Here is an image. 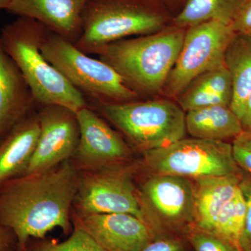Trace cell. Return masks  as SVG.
<instances>
[{
	"label": "cell",
	"mask_w": 251,
	"mask_h": 251,
	"mask_svg": "<svg viewBox=\"0 0 251 251\" xmlns=\"http://www.w3.org/2000/svg\"><path fill=\"white\" fill-rule=\"evenodd\" d=\"M79 173L71 159L49 171L21 175L0 187V224L14 233L21 251L30 238L44 239L54 228L72 232V209Z\"/></svg>",
	"instance_id": "6da1fadb"
},
{
	"label": "cell",
	"mask_w": 251,
	"mask_h": 251,
	"mask_svg": "<svg viewBox=\"0 0 251 251\" xmlns=\"http://www.w3.org/2000/svg\"><path fill=\"white\" fill-rule=\"evenodd\" d=\"M50 31L36 20L18 17L1 28L0 43L22 73L38 105H59L76 114L88 106L87 99L41 51Z\"/></svg>",
	"instance_id": "7a4b0ae2"
},
{
	"label": "cell",
	"mask_w": 251,
	"mask_h": 251,
	"mask_svg": "<svg viewBox=\"0 0 251 251\" xmlns=\"http://www.w3.org/2000/svg\"><path fill=\"white\" fill-rule=\"evenodd\" d=\"M186 29L171 25L153 34L111 43L96 54L141 98L156 95L162 93L174 67Z\"/></svg>",
	"instance_id": "3957f363"
},
{
	"label": "cell",
	"mask_w": 251,
	"mask_h": 251,
	"mask_svg": "<svg viewBox=\"0 0 251 251\" xmlns=\"http://www.w3.org/2000/svg\"><path fill=\"white\" fill-rule=\"evenodd\" d=\"M168 16L156 0H90L82 14V34L74 45L87 54L131 36L166 27Z\"/></svg>",
	"instance_id": "277c9868"
},
{
	"label": "cell",
	"mask_w": 251,
	"mask_h": 251,
	"mask_svg": "<svg viewBox=\"0 0 251 251\" xmlns=\"http://www.w3.org/2000/svg\"><path fill=\"white\" fill-rule=\"evenodd\" d=\"M87 104L143 152L165 148L186 135V112L169 98Z\"/></svg>",
	"instance_id": "5b68a950"
},
{
	"label": "cell",
	"mask_w": 251,
	"mask_h": 251,
	"mask_svg": "<svg viewBox=\"0 0 251 251\" xmlns=\"http://www.w3.org/2000/svg\"><path fill=\"white\" fill-rule=\"evenodd\" d=\"M41 51L87 100L126 103L142 99L113 68L84 53L73 43L51 31L43 41Z\"/></svg>",
	"instance_id": "8992f818"
},
{
	"label": "cell",
	"mask_w": 251,
	"mask_h": 251,
	"mask_svg": "<svg viewBox=\"0 0 251 251\" xmlns=\"http://www.w3.org/2000/svg\"><path fill=\"white\" fill-rule=\"evenodd\" d=\"M144 158L156 174L196 180L241 173L232 145L219 140L184 138L165 148L144 151Z\"/></svg>",
	"instance_id": "52a82bcc"
},
{
	"label": "cell",
	"mask_w": 251,
	"mask_h": 251,
	"mask_svg": "<svg viewBox=\"0 0 251 251\" xmlns=\"http://www.w3.org/2000/svg\"><path fill=\"white\" fill-rule=\"evenodd\" d=\"M236 35L230 25L209 21L186 29L184 42L162 90L176 99L195 78L225 63V54Z\"/></svg>",
	"instance_id": "ba28073f"
},
{
	"label": "cell",
	"mask_w": 251,
	"mask_h": 251,
	"mask_svg": "<svg viewBox=\"0 0 251 251\" xmlns=\"http://www.w3.org/2000/svg\"><path fill=\"white\" fill-rule=\"evenodd\" d=\"M74 204L79 214H129L151 227L130 172L117 166L79 174Z\"/></svg>",
	"instance_id": "9c48e42d"
},
{
	"label": "cell",
	"mask_w": 251,
	"mask_h": 251,
	"mask_svg": "<svg viewBox=\"0 0 251 251\" xmlns=\"http://www.w3.org/2000/svg\"><path fill=\"white\" fill-rule=\"evenodd\" d=\"M38 117L40 135L23 175L44 173L71 159L78 144L80 131L75 112L59 105H45L41 107Z\"/></svg>",
	"instance_id": "30bf717a"
},
{
	"label": "cell",
	"mask_w": 251,
	"mask_h": 251,
	"mask_svg": "<svg viewBox=\"0 0 251 251\" xmlns=\"http://www.w3.org/2000/svg\"><path fill=\"white\" fill-rule=\"evenodd\" d=\"M76 117L80 137L71 161L77 171L117 166L129 159L128 145L95 110L85 107Z\"/></svg>",
	"instance_id": "8fae6325"
},
{
	"label": "cell",
	"mask_w": 251,
	"mask_h": 251,
	"mask_svg": "<svg viewBox=\"0 0 251 251\" xmlns=\"http://www.w3.org/2000/svg\"><path fill=\"white\" fill-rule=\"evenodd\" d=\"M79 226L108 251H142L153 240V230L136 216L124 213L73 215Z\"/></svg>",
	"instance_id": "7c38bea8"
},
{
	"label": "cell",
	"mask_w": 251,
	"mask_h": 251,
	"mask_svg": "<svg viewBox=\"0 0 251 251\" xmlns=\"http://www.w3.org/2000/svg\"><path fill=\"white\" fill-rule=\"evenodd\" d=\"M141 201L167 226L194 224V185L188 178L153 175L143 184Z\"/></svg>",
	"instance_id": "4fadbf2b"
},
{
	"label": "cell",
	"mask_w": 251,
	"mask_h": 251,
	"mask_svg": "<svg viewBox=\"0 0 251 251\" xmlns=\"http://www.w3.org/2000/svg\"><path fill=\"white\" fill-rule=\"evenodd\" d=\"M90 0H10L6 11L36 20L75 44L82 34V14Z\"/></svg>",
	"instance_id": "5bb4252c"
},
{
	"label": "cell",
	"mask_w": 251,
	"mask_h": 251,
	"mask_svg": "<svg viewBox=\"0 0 251 251\" xmlns=\"http://www.w3.org/2000/svg\"><path fill=\"white\" fill-rule=\"evenodd\" d=\"M36 105L22 73L0 43V142L34 112Z\"/></svg>",
	"instance_id": "9a60e30c"
},
{
	"label": "cell",
	"mask_w": 251,
	"mask_h": 251,
	"mask_svg": "<svg viewBox=\"0 0 251 251\" xmlns=\"http://www.w3.org/2000/svg\"><path fill=\"white\" fill-rule=\"evenodd\" d=\"M40 135L38 112H33L0 142V187L24 174Z\"/></svg>",
	"instance_id": "2e32d148"
},
{
	"label": "cell",
	"mask_w": 251,
	"mask_h": 251,
	"mask_svg": "<svg viewBox=\"0 0 251 251\" xmlns=\"http://www.w3.org/2000/svg\"><path fill=\"white\" fill-rule=\"evenodd\" d=\"M242 177L240 173L196 179L194 224L196 227L212 232L220 212L239 191Z\"/></svg>",
	"instance_id": "e0dca14e"
},
{
	"label": "cell",
	"mask_w": 251,
	"mask_h": 251,
	"mask_svg": "<svg viewBox=\"0 0 251 251\" xmlns=\"http://www.w3.org/2000/svg\"><path fill=\"white\" fill-rule=\"evenodd\" d=\"M232 95V77L224 63L195 78L176 99L186 112L212 105L230 107Z\"/></svg>",
	"instance_id": "ac0fdd59"
},
{
	"label": "cell",
	"mask_w": 251,
	"mask_h": 251,
	"mask_svg": "<svg viewBox=\"0 0 251 251\" xmlns=\"http://www.w3.org/2000/svg\"><path fill=\"white\" fill-rule=\"evenodd\" d=\"M186 128L192 138L225 141L244 132L240 119L230 107L212 105L186 112Z\"/></svg>",
	"instance_id": "d6986e66"
},
{
	"label": "cell",
	"mask_w": 251,
	"mask_h": 251,
	"mask_svg": "<svg viewBox=\"0 0 251 251\" xmlns=\"http://www.w3.org/2000/svg\"><path fill=\"white\" fill-rule=\"evenodd\" d=\"M225 64L233 88L230 108L240 119L251 95V36L236 33L226 50Z\"/></svg>",
	"instance_id": "ffe728a7"
},
{
	"label": "cell",
	"mask_w": 251,
	"mask_h": 251,
	"mask_svg": "<svg viewBox=\"0 0 251 251\" xmlns=\"http://www.w3.org/2000/svg\"><path fill=\"white\" fill-rule=\"evenodd\" d=\"M245 0H187L172 25L187 29L209 21L232 25Z\"/></svg>",
	"instance_id": "44dd1931"
},
{
	"label": "cell",
	"mask_w": 251,
	"mask_h": 251,
	"mask_svg": "<svg viewBox=\"0 0 251 251\" xmlns=\"http://www.w3.org/2000/svg\"><path fill=\"white\" fill-rule=\"evenodd\" d=\"M246 205L240 188L220 212L212 233L227 241L241 251L240 241L245 224Z\"/></svg>",
	"instance_id": "7402d4cb"
},
{
	"label": "cell",
	"mask_w": 251,
	"mask_h": 251,
	"mask_svg": "<svg viewBox=\"0 0 251 251\" xmlns=\"http://www.w3.org/2000/svg\"><path fill=\"white\" fill-rule=\"evenodd\" d=\"M29 251H108L79 226L74 225L72 234L67 240L58 243L45 241L36 244Z\"/></svg>",
	"instance_id": "603a6c76"
},
{
	"label": "cell",
	"mask_w": 251,
	"mask_h": 251,
	"mask_svg": "<svg viewBox=\"0 0 251 251\" xmlns=\"http://www.w3.org/2000/svg\"><path fill=\"white\" fill-rule=\"evenodd\" d=\"M187 234L188 242L195 251H239L222 238L196 226L191 227Z\"/></svg>",
	"instance_id": "cb8c5ba5"
},
{
	"label": "cell",
	"mask_w": 251,
	"mask_h": 251,
	"mask_svg": "<svg viewBox=\"0 0 251 251\" xmlns=\"http://www.w3.org/2000/svg\"><path fill=\"white\" fill-rule=\"evenodd\" d=\"M239 188L246 205L245 224L240 241L241 251H251V177L242 176Z\"/></svg>",
	"instance_id": "d4e9b609"
},
{
	"label": "cell",
	"mask_w": 251,
	"mask_h": 251,
	"mask_svg": "<svg viewBox=\"0 0 251 251\" xmlns=\"http://www.w3.org/2000/svg\"><path fill=\"white\" fill-rule=\"evenodd\" d=\"M232 146L238 166L251 173V133L243 132L234 138Z\"/></svg>",
	"instance_id": "484cf974"
},
{
	"label": "cell",
	"mask_w": 251,
	"mask_h": 251,
	"mask_svg": "<svg viewBox=\"0 0 251 251\" xmlns=\"http://www.w3.org/2000/svg\"><path fill=\"white\" fill-rule=\"evenodd\" d=\"M232 27L237 34L251 36V0H245L234 18Z\"/></svg>",
	"instance_id": "4316f807"
},
{
	"label": "cell",
	"mask_w": 251,
	"mask_h": 251,
	"mask_svg": "<svg viewBox=\"0 0 251 251\" xmlns=\"http://www.w3.org/2000/svg\"><path fill=\"white\" fill-rule=\"evenodd\" d=\"M142 251H185L184 244L176 238H161L152 240Z\"/></svg>",
	"instance_id": "83f0119b"
},
{
	"label": "cell",
	"mask_w": 251,
	"mask_h": 251,
	"mask_svg": "<svg viewBox=\"0 0 251 251\" xmlns=\"http://www.w3.org/2000/svg\"><path fill=\"white\" fill-rule=\"evenodd\" d=\"M16 244L17 242L14 233L0 224V251H14Z\"/></svg>",
	"instance_id": "f1b7e54d"
},
{
	"label": "cell",
	"mask_w": 251,
	"mask_h": 251,
	"mask_svg": "<svg viewBox=\"0 0 251 251\" xmlns=\"http://www.w3.org/2000/svg\"><path fill=\"white\" fill-rule=\"evenodd\" d=\"M240 120L244 132L251 133V95L244 105Z\"/></svg>",
	"instance_id": "f546056e"
},
{
	"label": "cell",
	"mask_w": 251,
	"mask_h": 251,
	"mask_svg": "<svg viewBox=\"0 0 251 251\" xmlns=\"http://www.w3.org/2000/svg\"><path fill=\"white\" fill-rule=\"evenodd\" d=\"M10 0H0V11L7 9Z\"/></svg>",
	"instance_id": "4dcf8cb0"
}]
</instances>
